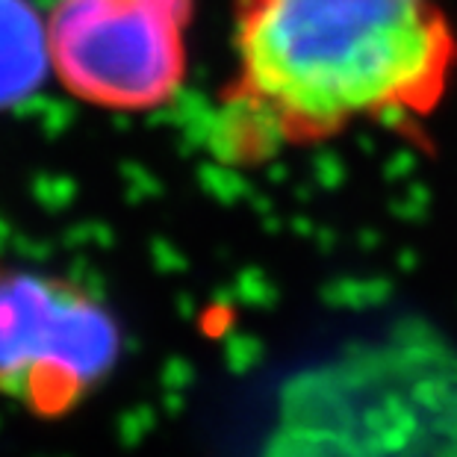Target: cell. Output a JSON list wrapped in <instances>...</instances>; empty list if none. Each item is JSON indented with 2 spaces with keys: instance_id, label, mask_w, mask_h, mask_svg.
<instances>
[{
  "instance_id": "cell-2",
  "label": "cell",
  "mask_w": 457,
  "mask_h": 457,
  "mask_svg": "<svg viewBox=\"0 0 457 457\" xmlns=\"http://www.w3.org/2000/svg\"><path fill=\"white\" fill-rule=\"evenodd\" d=\"M121 354V322L101 295L0 260V398L36 420H62L110 381Z\"/></svg>"
},
{
  "instance_id": "cell-3",
  "label": "cell",
  "mask_w": 457,
  "mask_h": 457,
  "mask_svg": "<svg viewBox=\"0 0 457 457\" xmlns=\"http://www.w3.org/2000/svg\"><path fill=\"white\" fill-rule=\"evenodd\" d=\"M192 0H56L45 54L56 83L95 110L148 112L187 80Z\"/></svg>"
},
{
  "instance_id": "cell-1",
  "label": "cell",
  "mask_w": 457,
  "mask_h": 457,
  "mask_svg": "<svg viewBox=\"0 0 457 457\" xmlns=\"http://www.w3.org/2000/svg\"><path fill=\"white\" fill-rule=\"evenodd\" d=\"M233 54L210 148L221 162L260 165L354 124L431 115L457 36L443 0H233Z\"/></svg>"
}]
</instances>
